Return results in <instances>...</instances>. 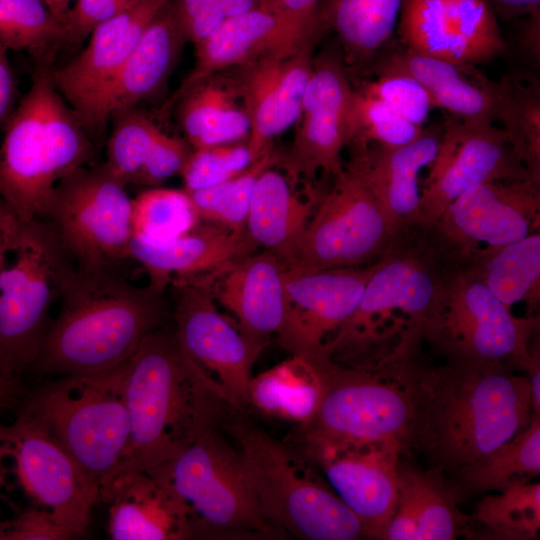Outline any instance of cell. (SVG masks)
Wrapping results in <instances>:
<instances>
[{
  "label": "cell",
  "mask_w": 540,
  "mask_h": 540,
  "mask_svg": "<svg viewBox=\"0 0 540 540\" xmlns=\"http://www.w3.org/2000/svg\"><path fill=\"white\" fill-rule=\"evenodd\" d=\"M418 340L401 355L415 399L409 448L425 452L437 469L460 474L529 425L535 416L530 384L503 365L439 348L445 362L425 364Z\"/></svg>",
  "instance_id": "6da1fadb"
},
{
  "label": "cell",
  "mask_w": 540,
  "mask_h": 540,
  "mask_svg": "<svg viewBox=\"0 0 540 540\" xmlns=\"http://www.w3.org/2000/svg\"><path fill=\"white\" fill-rule=\"evenodd\" d=\"M464 260L433 226L396 233L373 262L358 308L320 352L339 364L370 368L392 352L411 325L434 341L450 280Z\"/></svg>",
  "instance_id": "7a4b0ae2"
},
{
  "label": "cell",
  "mask_w": 540,
  "mask_h": 540,
  "mask_svg": "<svg viewBox=\"0 0 540 540\" xmlns=\"http://www.w3.org/2000/svg\"><path fill=\"white\" fill-rule=\"evenodd\" d=\"M164 294L149 283L131 284L123 269L87 272L73 267L30 375H90L125 364L163 326Z\"/></svg>",
  "instance_id": "3957f363"
},
{
  "label": "cell",
  "mask_w": 540,
  "mask_h": 540,
  "mask_svg": "<svg viewBox=\"0 0 540 540\" xmlns=\"http://www.w3.org/2000/svg\"><path fill=\"white\" fill-rule=\"evenodd\" d=\"M123 394L130 432L113 477L170 460L237 411L184 353L174 329L165 326L146 337L126 362Z\"/></svg>",
  "instance_id": "277c9868"
},
{
  "label": "cell",
  "mask_w": 540,
  "mask_h": 540,
  "mask_svg": "<svg viewBox=\"0 0 540 540\" xmlns=\"http://www.w3.org/2000/svg\"><path fill=\"white\" fill-rule=\"evenodd\" d=\"M6 124L0 146V199L22 223L42 220L56 185L93 164V144L45 63Z\"/></svg>",
  "instance_id": "5b68a950"
},
{
  "label": "cell",
  "mask_w": 540,
  "mask_h": 540,
  "mask_svg": "<svg viewBox=\"0 0 540 540\" xmlns=\"http://www.w3.org/2000/svg\"><path fill=\"white\" fill-rule=\"evenodd\" d=\"M238 411L220 429L241 451L261 518L281 538L355 540L365 537L356 515L319 469L288 441L247 421Z\"/></svg>",
  "instance_id": "8992f818"
},
{
  "label": "cell",
  "mask_w": 540,
  "mask_h": 540,
  "mask_svg": "<svg viewBox=\"0 0 540 540\" xmlns=\"http://www.w3.org/2000/svg\"><path fill=\"white\" fill-rule=\"evenodd\" d=\"M125 364L98 374L41 379L29 386L15 411L60 445L99 502L100 490L118 470L129 440Z\"/></svg>",
  "instance_id": "52a82bcc"
},
{
  "label": "cell",
  "mask_w": 540,
  "mask_h": 540,
  "mask_svg": "<svg viewBox=\"0 0 540 540\" xmlns=\"http://www.w3.org/2000/svg\"><path fill=\"white\" fill-rule=\"evenodd\" d=\"M74 267L45 220L23 223L0 274V375L29 385L52 320V304Z\"/></svg>",
  "instance_id": "ba28073f"
},
{
  "label": "cell",
  "mask_w": 540,
  "mask_h": 540,
  "mask_svg": "<svg viewBox=\"0 0 540 540\" xmlns=\"http://www.w3.org/2000/svg\"><path fill=\"white\" fill-rule=\"evenodd\" d=\"M218 430L147 471L186 504L199 539H281L259 514L241 451Z\"/></svg>",
  "instance_id": "9c48e42d"
},
{
  "label": "cell",
  "mask_w": 540,
  "mask_h": 540,
  "mask_svg": "<svg viewBox=\"0 0 540 540\" xmlns=\"http://www.w3.org/2000/svg\"><path fill=\"white\" fill-rule=\"evenodd\" d=\"M324 389L309 423L293 433L347 441H385L409 449L414 417L413 387L399 358L374 369L342 365L325 355H314Z\"/></svg>",
  "instance_id": "30bf717a"
},
{
  "label": "cell",
  "mask_w": 540,
  "mask_h": 540,
  "mask_svg": "<svg viewBox=\"0 0 540 540\" xmlns=\"http://www.w3.org/2000/svg\"><path fill=\"white\" fill-rule=\"evenodd\" d=\"M132 199L102 163L80 168L55 187L47 221L76 269H124L130 257Z\"/></svg>",
  "instance_id": "8fae6325"
},
{
  "label": "cell",
  "mask_w": 540,
  "mask_h": 540,
  "mask_svg": "<svg viewBox=\"0 0 540 540\" xmlns=\"http://www.w3.org/2000/svg\"><path fill=\"white\" fill-rule=\"evenodd\" d=\"M392 237L379 203L348 163L321 195L283 265L297 271L366 266L380 257Z\"/></svg>",
  "instance_id": "7c38bea8"
},
{
  "label": "cell",
  "mask_w": 540,
  "mask_h": 540,
  "mask_svg": "<svg viewBox=\"0 0 540 540\" xmlns=\"http://www.w3.org/2000/svg\"><path fill=\"white\" fill-rule=\"evenodd\" d=\"M175 337L217 393L244 412L252 368L265 348L249 340L215 304L209 273L175 278Z\"/></svg>",
  "instance_id": "4fadbf2b"
},
{
  "label": "cell",
  "mask_w": 540,
  "mask_h": 540,
  "mask_svg": "<svg viewBox=\"0 0 540 540\" xmlns=\"http://www.w3.org/2000/svg\"><path fill=\"white\" fill-rule=\"evenodd\" d=\"M538 328V316L515 317L466 258L450 280L440 330L430 343L467 359L524 369Z\"/></svg>",
  "instance_id": "5bb4252c"
},
{
  "label": "cell",
  "mask_w": 540,
  "mask_h": 540,
  "mask_svg": "<svg viewBox=\"0 0 540 540\" xmlns=\"http://www.w3.org/2000/svg\"><path fill=\"white\" fill-rule=\"evenodd\" d=\"M322 473L360 520L365 537L378 539L397 502L400 445L347 441L291 433L288 440Z\"/></svg>",
  "instance_id": "9a60e30c"
},
{
  "label": "cell",
  "mask_w": 540,
  "mask_h": 540,
  "mask_svg": "<svg viewBox=\"0 0 540 540\" xmlns=\"http://www.w3.org/2000/svg\"><path fill=\"white\" fill-rule=\"evenodd\" d=\"M11 460L18 485L73 537L87 530L98 496L71 457L42 428L16 414L0 422V461Z\"/></svg>",
  "instance_id": "2e32d148"
},
{
  "label": "cell",
  "mask_w": 540,
  "mask_h": 540,
  "mask_svg": "<svg viewBox=\"0 0 540 540\" xmlns=\"http://www.w3.org/2000/svg\"><path fill=\"white\" fill-rule=\"evenodd\" d=\"M510 179L537 181L504 130L492 122L452 117L443 128L437 155L421 189L420 222L427 227L435 225L450 204L478 184Z\"/></svg>",
  "instance_id": "e0dca14e"
},
{
  "label": "cell",
  "mask_w": 540,
  "mask_h": 540,
  "mask_svg": "<svg viewBox=\"0 0 540 540\" xmlns=\"http://www.w3.org/2000/svg\"><path fill=\"white\" fill-rule=\"evenodd\" d=\"M354 91L338 51L314 58L292 143L278 152L276 166L290 179L311 182L318 172L333 177L344 168L341 152L348 145Z\"/></svg>",
  "instance_id": "ac0fdd59"
},
{
  "label": "cell",
  "mask_w": 540,
  "mask_h": 540,
  "mask_svg": "<svg viewBox=\"0 0 540 540\" xmlns=\"http://www.w3.org/2000/svg\"><path fill=\"white\" fill-rule=\"evenodd\" d=\"M540 182L510 179L478 184L458 197L433 225L467 257L484 244L500 247L539 231Z\"/></svg>",
  "instance_id": "d6986e66"
},
{
  "label": "cell",
  "mask_w": 540,
  "mask_h": 540,
  "mask_svg": "<svg viewBox=\"0 0 540 540\" xmlns=\"http://www.w3.org/2000/svg\"><path fill=\"white\" fill-rule=\"evenodd\" d=\"M316 40L280 54H269L231 68L227 78L250 119L247 145L258 159L272 141L299 120L313 72Z\"/></svg>",
  "instance_id": "ffe728a7"
},
{
  "label": "cell",
  "mask_w": 540,
  "mask_h": 540,
  "mask_svg": "<svg viewBox=\"0 0 540 540\" xmlns=\"http://www.w3.org/2000/svg\"><path fill=\"white\" fill-rule=\"evenodd\" d=\"M373 263L297 271L285 268L286 319L277 342L292 355L312 356L354 314Z\"/></svg>",
  "instance_id": "44dd1931"
},
{
  "label": "cell",
  "mask_w": 540,
  "mask_h": 540,
  "mask_svg": "<svg viewBox=\"0 0 540 540\" xmlns=\"http://www.w3.org/2000/svg\"><path fill=\"white\" fill-rule=\"evenodd\" d=\"M167 3L168 0H141L97 25L85 48L74 59L59 68H51L55 88L80 120Z\"/></svg>",
  "instance_id": "7402d4cb"
},
{
  "label": "cell",
  "mask_w": 540,
  "mask_h": 540,
  "mask_svg": "<svg viewBox=\"0 0 540 540\" xmlns=\"http://www.w3.org/2000/svg\"><path fill=\"white\" fill-rule=\"evenodd\" d=\"M215 301L235 318L252 342L266 346L281 333L287 313L285 266L264 250L209 272Z\"/></svg>",
  "instance_id": "603a6c76"
},
{
  "label": "cell",
  "mask_w": 540,
  "mask_h": 540,
  "mask_svg": "<svg viewBox=\"0 0 540 540\" xmlns=\"http://www.w3.org/2000/svg\"><path fill=\"white\" fill-rule=\"evenodd\" d=\"M443 129L424 128L412 142L389 147H351L350 161L379 203L389 227L398 232L421 224L419 175L434 161Z\"/></svg>",
  "instance_id": "cb8c5ba5"
},
{
  "label": "cell",
  "mask_w": 540,
  "mask_h": 540,
  "mask_svg": "<svg viewBox=\"0 0 540 540\" xmlns=\"http://www.w3.org/2000/svg\"><path fill=\"white\" fill-rule=\"evenodd\" d=\"M113 540L199 539L189 508L149 471L113 477L100 490Z\"/></svg>",
  "instance_id": "d4e9b609"
},
{
  "label": "cell",
  "mask_w": 540,
  "mask_h": 540,
  "mask_svg": "<svg viewBox=\"0 0 540 540\" xmlns=\"http://www.w3.org/2000/svg\"><path fill=\"white\" fill-rule=\"evenodd\" d=\"M317 35L264 6L228 18L213 35L195 47V65L173 101L222 70L265 55L291 52L316 40Z\"/></svg>",
  "instance_id": "484cf974"
},
{
  "label": "cell",
  "mask_w": 540,
  "mask_h": 540,
  "mask_svg": "<svg viewBox=\"0 0 540 540\" xmlns=\"http://www.w3.org/2000/svg\"><path fill=\"white\" fill-rule=\"evenodd\" d=\"M186 39L169 2L158 12L115 77L81 118L100 128L116 113L156 95L171 75Z\"/></svg>",
  "instance_id": "4316f807"
},
{
  "label": "cell",
  "mask_w": 540,
  "mask_h": 540,
  "mask_svg": "<svg viewBox=\"0 0 540 540\" xmlns=\"http://www.w3.org/2000/svg\"><path fill=\"white\" fill-rule=\"evenodd\" d=\"M258 246L246 228L233 230L201 221L178 238L158 245L131 238L129 251L149 276V284L165 291L175 278L209 273L238 258L254 253Z\"/></svg>",
  "instance_id": "83f0119b"
},
{
  "label": "cell",
  "mask_w": 540,
  "mask_h": 540,
  "mask_svg": "<svg viewBox=\"0 0 540 540\" xmlns=\"http://www.w3.org/2000/svg\"><path fill=\"white\" fill-rule=\"evenodd\" d=\"M464 516L439 475L399 463L395 510L378 539L452 540Z\"/></svg>",
  "instance_id": "f1b7e54d"
},
{
  "label": "cell",
  "mask_w": 540,
  "mask_h": 540,
  "mask_svg": "<svg viewBox=\"0 0 540 540\" xmlns=\"http://www.w3.org/2000/svg\"><path fill=\"white\" fill-rule=\"evenodd\" d=\"M322 194L312 190L307 198L297 193L290 177L276 168L257 178L246 219L252 241L284 263L301 238Z\"/></svg>",
  "instance_id": "f546056e"
},
{
  "label": "cell",
  "mask_w": 540,
  "mask_h": 540,
  "mask_svg": "<svg viewBox=\"0 0 540 540\" xmlns=\"http://www.w3.org/2000/svg\"><path fill=\"white\" fill-rule=\"evenodd\" d=\"M462 66L406 48L388 57L380 72L401 73L414 78L427 91L433 107L446 110L454 118L494 123L491 81L469 80L462 73Z\"/></svg>",
  "instance_id": "4dcf8cb0"
},
{
  "label": "cell",
  "mask_w": 540,
  "mask_h": 540,
  "mask_svg": "<svg viewBox=\"0 0 540 540\" xmlns=\"http://www.w3.org/2000/svg\"><path fill=\"white\" fill-rule=\"evenodd\" d=\"M323 389V376L316 357L292 355L251 378L247 406L269 417L303 426L314 417Z\"/></svg>",
  "instance_id": "1f68e13d"
},
{
  "label": "cell",
  "mask_w": 540,
  "mask_h": 540,
  "mask_svg": "<svg viewBox=\"0 0 540 540\" xmlns=\"http://www.w3.org/2000/svg\"><path fill=\"white\" fill-rule=\"evenodd\" d=\"M488 288L509 308L540 297V233L500 246L481 247L467 257Z\"/></svg>",
  "instance_id": "d6a6232c"
},
{
  "label": "cell",
  "mask_w": 540,
  "mask_h": 540,
  "mask_svg": "<svg viewBox=\"0 0 540 540\" xmlns=\"http://www.w3.org/2000/svg\"><path fill=\"white\" fill-rule=\"evenodd\" d=\"M540 473V416L509 441L460 473L477 492L502 491Z\"/></svg>",
  "instance_id": "836d02e7"
},
{
  "label": "cell",
  "mask_w": 540,
  "mask_h": 540,
  "mask_svg": "<svg viewBox=\"0 0 540 540\" xmlns=\"http://www.w3.org/2000/svg\"><path fill=\"white\" fill-rule=\"evenodd\" d=\"M494 119L501 122L514 151L540 181V93L538 85L513 78L492 82Z\"/></svg>",
  "instance_id": "e575fe53"
},
{
  "label": "cell",
  "mask_w": 540,
  "mask_h": 540,
  "mask_svg": "<svg viewBox=\"0 0 540 540\" xmlns=\"http://www.w3.org/2000/svg\"><path fill=\"white\" fill-rule=\"evenodd\" d=\"M399 34L413 52L463 66L475 63L453 27L446 0H404Z\"/></svg>",
  "instance_id": "d590c367"
},
{
  "label": "cell",
  "mask_w": 540,
  "mask_h": 540,
  "mask_svg": "<svg viewBox=\"0 0 540 540\" xmlns=\"http://www.w3.org/2000/svg\"><path fill=\"white\" fill-rule=\"evenodd\" d=\"M404 0H330V19L348 58L370 57L391 37Z\"/></svg>",
  "instance_id": "8d00e7d4"
},
{
  "label": "cell",
  "mask_w": 540,
  "mask_h": 540,
  "mask_svg": "<svg viewBox=\"0 0 540 540\" xmlns=\"http://www.w3.org/2000/svg\"><path fill=\"white\" fill-rule=\"evenodd\" d=\"M201 222L184 189L152 187L132 199V238L145 244L170 242Z\"/></svg>",
  "instance_id": "74e56055"
},
{
  "label": "cell",
  "mask_w": 540,
  "mask_h": 540,
  "mask_svg": "<svg viewBox=\"0 0 540 540\" xmlns=\"http://www.w3.org/2000/svg\"><path fill=\"white\" fill-rule=\"evenodd\" d=\"M471 518L497 539H536L540 530V483H518L486 495Z\"/></svg>",
  "instance_id": "f35d334b"
},
{
  "label": "cell",
  "mask_w": 540,
  "mask_h": 540,
  "mask_svg": "<svg viewBox=\"0 0 540 540\" xmlns=\"http://www.w3.org/2000/svg\"><path fill=\"white\" fill-rule=\"evenodd\" d=\"M278 152L268 149L240 174L217 185L186 191L201 221L243 230L252 192L259 175L277 164Z\"/></svg>",
  "instance_id": "ab89813d"
},
{
  "label": "cell",
  "mask_w": 540,
  "mask_h": 540,
  "mask_svg": "<svg viewBox=\"0 0 540 540\" xmlns=\"http://www.w3.org/2000/svg\"><path fill=\"white\" fill-rule=\"evenodd\" d=\"M66 43L65 26L44 0H0V45L41 57Z\"/></svg>",
  "instance_id": "60d3db41"
},
{
  "label": "cell",
  "mask_w": 540,
  "mask_h": 540,
  "mask_svg": "<svg viewBox=\"0 0 540 540\" xmlns=\"http://www.w3.org/2000/svg\"><path fill=\"white\" fill-rule=\"evenodd\" d=\"M114 117L102 165L126 187L133 184L161 130L147 115L134 108L118 112Z\"/></svg>",
  "instance_id": "b9f144b4"
},
{
  "label": "cell",
  "mask_w": 540,
  "mask_h": 540,
  "mask_svg": "<svg viewBox=\"0 0 540 540\" xmlns=\"http://www.w3.org/2000/svg\"><path fill=\"white\" fill-rule=\"evenodd\" d=\"M423 129L406 120L383 101L362 91H354L347 146L361 147L370 143L402 146L419 137Z\"/></svg>",
  "instance_id": "7bdbcfd3"
},
{
  "label": "cell",
  "mask_w": 540,
  "mask_h": 540,
  "mask_svg": "<svg viewBox=\"0 0 540 540\" xmlns=\"http://www.w3.org/2000/svg\"><path fill=\"white\" fill-rule=\"evenodd\" d=\"M457 35L475 63L487 61L505 48L494 9L488 0H446Z\"/></svg>",
  "instance_id": "ee69618b"
},
{
  "label": "cell",
  "mask_w": 540,
  "mask_h": 540,
  "mask_svg": "<svg viewBox=\"0 0 540 540\" xmlns=\"http://www.w3.org/2000/svg\"><path fill=\"white\" fill-rule=\"evenodd\" d=\"M181 99V126L192 148L228 109L237 105L236 100H239L227 76L217 77L216 74L194 86Z\"/></svg>",
  "instance_id": "f6af8a7d"
},
{
  "label": "cell",
  "mask_w": 540,
  "mask_h": 540,
  "mask_svg": "<svg viewBox=\"0 0 540 540\" xmlns=\"http://www.w3.org/2000/svg\"><path fill=\"white\" fill-rule=\"evenodd\" d=\"M255 159L246 143H231L192 151L180 173L185 191L222 183L244 171Z\"/></svg>",
  "instance_id": "bcb514c9"
},
{
  "label": "cell",
  "mask_w": 540,
  "mask_h": 540,
  "mask_svg": "<svg viewBox=\"0 0 540 540\" xmlns=\"http://www.w3.org/2000/svg\"><path fill=\"white\" fill-rule=\"evenodd\" d=\"M362 92L383 101L419 127H424L433 108L425 88L414 78L401 73L380 74Z\"/></svg>",
  "instance_id": "7dc6e473"
},
{
  "label": "cell",
  "mask_w": 540,
  "mask_h": 540,
  "mask_svg": "<svg viewBox=\"0 0 540 540\" xmlns=\"http://www.w3.org/2000/svg\"><path fill=\"white\" fill-rule=\"evenodd\" d=\"M190 144L160 131L133 184L158 187L168 178L181 173L191 151Z\"/></svg>",
  "instance_id": "c3c4849f"
},
{
  "label": "cell",
  "mask_w": 540,
  "mask_h": 540,
  "mask_svg": "<svg viewBox=\"0 0 540 540\" xmlns=\"http://www.w3.org/2000/svg\"><path fill=\"white\" fill-rule=\"evenodd\" d=\"M141 0H75L64 17L66 43H79L100 23Z\"/></svg>",
  "instance_id": "681fc988"
},
{
  "label": "cell",
  "mask_w": 540,
  "mask_h": 540,
  "mask_svg": "<svg viewBox=\"0 0 540 540\" xmlns=\"http://www.w3.org/2000/svg\"><path fill=\"white\" fill-rule=\"evenodd\" d=\"M4 540H67L73 535L45 510L30 506L7 520Z\"/></svg>",
  "instance_id": "f907efd6"
},
{
  "label": "cell",
  "mask_w": 540,
  "mask_h": 540,
  "mask_svg": "<svg viewBox=\"0 0 540 540\" xmlns=\"http://www.w3.org/2000/svg\"><path fill=\"white\" fill-rule=\"evenodd\" d=\"M319 0H270L267 9L278 13L301 25L308 31L317 33L316 8Z\"/></svg>",
  "instance_id": "816d5d0a"
},
{
  "label": "cell",
  "mask_w": 540,
  "mask_h": 540,
  "mask_svg": "<svg viewBox=\"0 0 540 540\" xmlns=\"http://www.w3.org/2000/svg\"><path fill=\"white\" fill-rule=\"evenodd\" d=\"M15 97V81L8 58V49L0 45V124L6 123L12 114Z\"/></svg>",
  "instance_id": "f5cc1de1"
},
{
  "label": "cell",
  "mask_w": 540,
  "mask_h": 540,
  "mask_svg": "<svg viewBox=\"0 0 540 540\" xmlns=\"http://www.w3.org/2000/svg\"><path fill=\"white\" fill-rule=\"evenodd\" d=\"M23 223L0 199V274L11 250L14 249Z\"/></svg>",
  "instance_id": "db71d44e"
},
{
  "label": "cell",
  "mask_w": 540,
  "mask_h": 540,
  "mask_svg": "<svg viewBox=\"0 0 540 540\" xmlns=\"http://www.w3.org/2000/svg\"><path fill=\"white\" fill-rule=\"evenodd\" d=\"M506 19L527 16L528 21L540 22V0H488Z\"/></svg>",
  "instance_id": "11a10c76"
},
{
  "label": "cell",
  "mask_w": 540,
  "mask_h": 540,
  "mask_svg": "<svg viewBox=\"0 0 540 540\" xmlns=\"http://www.w3.org/2000/svg\"><path fill=\"white\" fill-rule=\"evenodd\" d=\"M528 373V381L531 388L533 413L540 416V350L539 340L536 337L530 344L529 357L524 365Z\"/></svg>",
  "instance_id": "9f6ffc18"
},
{
  "label": "cell",
  "mask_w": 540,
  "mask_h": 540,
  "mask_svg": "<svg viewBox=\"0 0 540 540\" xmlns=\"http://www.w3.org/2000/svg\"><path fill=\"white\" fill-rule=\"evenodd\" d=\"M213 0H175L170 4L175 21L183 33L190 23L200 15Z\"/></svg>",
  "instance_id": "6f0895ef"
},
{
  "label": "cell",
  "mask_w": 540,
  "mask_h": 540,
  "mask_svg": "<svg viewBox=\"0 0 540 540\" xmlns=\"http://www.w3.org/2000/svg\"><path fill=\"white\" fill-rule=\"evenodd\" d=\"M29 385L10 382L0 375V413L16 411L28 391Z\"/></svg>",
  "instance_id": "680465c9"
},
{
  "label": "cell",
  "mask_w": 540,
  "mask_h": 540,
  "mask_svg": "<svg viewBox=\"0 0 540 540\" xmlns=\"http://www.w3.org/2000/svg\"><path fill=\"white\" fill-rule=\"evenodd\" d=\"M217 2L226 20L258 8L257 0H217Z\"/></svg>",
  "instance_id": "91938a15"
},
{
  "label": "cell",
  "mask_w": 540,
  "mask_h": 540,
  "mask_svg": "<svg viewBox=\"0 0 540 540\" xmlns=\"http://www.w3.org/2000/svg\"><path fill=\"white\" fill-rule=\"evenodd\" d=\"M52 13L62 21L75 0H44Z\"/></svg>",
  "instance_id": "94428289"
},
{
  "label": "cell",
  "mask_w": 540,
  "mask_h": 540,
  "mask_svg": "<svg viewBox=\"0 0 540 540\" xmlns=\"http://www.w3.org/2000/svg\"><path fill=\"white\" fill-rule=\"evenodd\" d=\"M6 530V522L0 521V540H4Z\"/></svg>",
  "instance_id": "6125c7cd"
}]
</instances>
